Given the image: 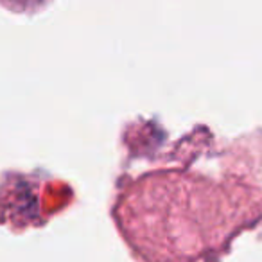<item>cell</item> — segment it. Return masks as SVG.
Returning a JSON list of instances; mask_svg holds the SVG:
<instances>
[{"mask_svg":"<svg viewBox=\"0 0 262 262\" xmlns=\"http://www.w3.org/2000/svg\"><path fill=\"white\" fill-rule=\"evenodd\" d=\"M22 2H38V0H22Z\"/></svg>","mask_w":262,"mask_h":262,"instance_id":"obj_1","label":"cell"}]
</instances>
